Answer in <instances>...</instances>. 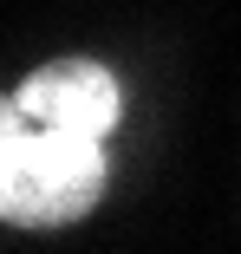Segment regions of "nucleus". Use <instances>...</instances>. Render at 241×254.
Returning a JSON list of instances; mask_svg holds the SVG:
<instances>
[{
	"label": "nucleus",
	"instance_id": "nucleus-1",
	"mask_svg": "<svg viewBox=\"0 0 241 254\" xmlns=\"http://www.w3.org/2000/svg\"><path fill=\"white\" fill-rule=\"evenodd\" d=\"M105 195V137H78L39 124L0 98V222L13 228H59L78 222Z\"/></svg>",
	"mask_w": 241,
	"mask_h": 254
},
{
	"label": "nucleus",
	"instance_id": "nucleus-2",
	"mask_svg": "<svg viewBox=\"0 0 241 254\" xmlns=\"http://www.w3.org/2000/svg\"><path fill=\"white\" fill-rule=\"evenodd\" d=\"M13 105L39 124H59V130H78V137H111L118 118H124V91L105 65L59 59V65L33 72L26 85H13Z\"/></svg>",
	"mask_w": 241,
	"mask_h": 254
}]
</instances>
